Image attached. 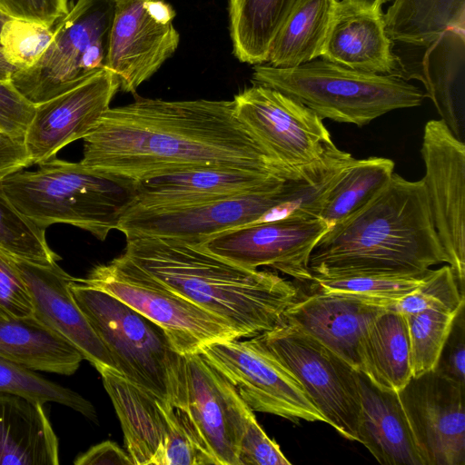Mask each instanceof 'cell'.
Masks as SVG:
<instances>
[{"label":"cell","instance_id":"6da1fadb","mask_svg":"<svg viewBox=\"0 0 465 465\" xmlns=\"http://www.w3.org/2000/svg\"><path fill=\"white\" fill-rule=\"evenodd\" d=\"M80 163L133 183L204 166L242 168L289 179L242 128L232 100L138 98L110 107L84 138Z\"/></svg>","mask_w":465,"mask_h":465},{"label":"cell","instance_id":"7a4b0ae2","mask_svg":"<svg viewBox=\"0 0 465 465\" xmlns=\"http://www.w3.org/2000/svg\"><path fill=\"white\" fill-rule=\"evenodd\" d=\"M447 263L423 180L397 173L363 208L334 224L312 248V277L419 275Z\"/></svg>","mask_w":465,"mask_h":465},{"label":"cell","instance_id":"3957f363","mask_svg":"<svg viewBox=\"0 0 465 465\" xmlns=\"http://www.w3.org/2000/svg\"><path fill=\"white\" fill-rule=\"evenodd\" d=\"M123 253L172 291L226 321L241 339L273 329L301 297L297 286L277 272L240 266L195 242L132 238Z\"/></svg>","mask_w":465,"mask_h":465},{"label":"cell","instance_id":"277c9868","mask_svg":"<svg viewBox=\"0 0 465 465\" xmlns=\"http://www.w3.org/2000/svg\"><path fill=\"white\" fill-rule=\"evenodd\" d=\"M35 171H17L0 180L13 204L45 230L65 223L104 241L133 201L134 183L55 157Z\"/></svg>","mask_w":465,"mask_h":465},{"label":"cell","instance_id":"5b68a950","mask_svg":"<svg viewBox=\"0 0 465 465\" xmlns=\"http://www.w3.org/2000/svg\"><path fill=\"white\" fill-rule=\"evenodd\" d=\"M252 82L299 101L322 120L359 127L391 111L419 106L425 98L398 76L352 70L322 58L289 68L254 64Z\"/></svg>","mask_w":465,"mask_h":465},{"label":"cell","instance_id":"8992f818","mask_svg":"<svg viewBox=\"0 0 465 465\" xmlns=\"http://www.w3.org/2000/svg\"><path fill=\"white\" fill-rule=\"evenodd\" d=\"M70 292L116 370L134 385L181 409L184 355L175 351L165 331L124 302L75 278Z\"/></svg>","mask_w":465,"mask_h":465},{"label":"cell","instance_id":"52a82bcc","mask_svg":"<svg viewBox=\"0 0 465 465\" xmlns=\"http://www.w3.org/2000/svg\"><path fill=\"white\" fill-rule=\"evenodd\" d=\"M75 281L111 294L159 325L181 355L200 353L213 342L241 339L226 321L172 291L124 253Z\"/></svg>","mask_w":465,"mask_h":465},{"label":"cell","instance_id":"ba28073f","mask_svg":"<svg viewBox=\"0 0 465 465\" xmlns=\"http://www.w3.org/2000/svg\"><path fill=\"white\" fill-rule=\"evenodd\" d=\"M114 10V0H76L41 59L16 70L12 84L37 105L83 84L104 67Z\"/></svg>","mask_w":465,"mask_h":465},{"label":"cell","instance_id":"9c48e42d","mask_svg":"<svg viewBox=\"0 0 465 465\" xmlns=\"http://www.w3.org/2000/svg\"><path fill=\"white\" fill-rule=\"evenodd\" d=\"M99 373L133 465H216L182 410L134 385L115 369Z\"/></svg>","mask_w":465,"mask_h":465},{"label":"cell","instance_id":"30bf717a","mask_svg":"<svg viewBox=\"0 0 465 465\" xmlns=\"http://www.w3.org/2000/svg\"><path fill=\"white\" fill-rule=\"evenodd\" d=\"M232 101L242 128L266 158L290 179L322 159L334 144L313 111L277 90L252 84Z\"/></svg>","mask_w":465,"mask_h":465},{"label":"cell","instance_id":"8fae6325","mask_svg":"<svg viewBox=\"0 0 465 465\" xmlns=\"http://www.w3.org/2000/svg\"><path fill=\"white\" fill-rule=\"evenodd\" d=\"M299 380L326 423L357 441L361 415L358 371L322 342L283 318L256 335Z\"/></svg>","mask_w":465,"mask_h":465},{"label":"cell","instance_id":"7c38bea8","mask_svg":"<svg viewBox=\"0 0 465 465\" xmlns=\"http://www.w3.org/2000/svg\"><path fill=\"white\" fill-rule=\"evenodd\" d=\"M200 353L252 411L326 423L297 377L256 336L213 342Z\"/></svg>","mask_w":465,"mask_h":465},{"label":"cell","instance_id":"4fadbf2b","mask_svg":"<svg viewBox=\"0 0 465 465\" xmlns=\"http://www.w3.org/2000/svg\"><path fill=\"white\" fill-rule=\"evenodd\" d=\"M174 16L165 0H114L104 67L119 89L135 93L173 54L180 41Z\"/></svg>","mask_w":465,"mask_h":465},{"label":"cell","instance_id":"5bb4252c","mask_svg":"<svg viewBox=\"0 0 465 465\" xmlns=\"http://www.w3.org/2000/svg\"><path fill=\"white\" fill-rule=\"evenodd\" d=\"M422 178L433 225L460 288L465 279V145L442 120L424 127Z\"/></svg>","mask_w":465,"mask_h":465},{"label":"cell","instance_id":"9a60e30c","mask_svg":"<svg viewBox=\"0 0 465 465\" xmlns=\"http://www.w3.org/2000/svg\"><path fill=\"white\" fill-rule=\"evenodd\" d=\"M283 183L271 191L239 194L180 208H127L116 230L126 239L171 238L199 243L220 232L252 224L280 205Z\"/></svg>","mask_w":465,"mask_h":465},{"label":"cell","instance_id":"2e32d148","mask_svg":"<svg viewBox=\"0 0 465 465\" xmlns=\"http://www.w3.org/2000/svg\"><path fill=\"white\" fill-rule=\"evenodd\" d=\"M329 227L320 218L279 219L225 231L198 244L240 266L250 269L267 266L310 283L311 252Z\"/></svg>","mask_w":465,"mask_h":465},{"label":"cell","instance_id":"e0dca14e","mask_svg":"<svg viewBox=\"0 0 465 465\" xmlns=\"http://www.w3.org/2000/svg\"><path fill=\"white\" fill-rule=\"evenodd\" d=\"M464 394L434 370L398 391L423 465H465Z\"/></svg>","mask_w":465,"mask_h":465},{"label":"cell","instance_id":"ac0fdd59","mask_svg":"<svg viewBox=\"0 0 465 465\" xmlns=\"http://www.w3.org/2000/svg\"><path fill=\"white\" fill-rule=\"evenodd\" d=\"M182 410L216 465H238L240 441L251 409L201 353L184 355Z\"/></svg>","mask_w":465,"mask_h":465},{"label":"cell","instance_id":"d6986e66","mask_svg":"<svg viewBox=\"0 0 465 465\" xmlns=\"http://www.w3.org/2000/svg\"><path fill=\"white\" fill-rule=\"evenodd\" d=\"M118 89L116 75L104 67L75 88L35 105L24 137L32 163L45 162L68 143L88 135Z\"/></svg>","mask_w":465,"mask_h":465},{"label":"cell","instance_id":"ffe728a7","mask_svg":"<svg viewBox=\"0 0 465 465\" xmlns=\"http://www.w3.org/2000/svg\"><path fill=\"white\" fill-rule=\"evenodd\" d=\"M381 0H338L321 58L352 70L400 77Z\"/></svg>","mask_w":465,"mask_h":465},{"label":"cell","instance_id":"44dd1931","mask_svg":"<svg viewBox=\"0 0 465 465\" xmlns=\"http://www.w3.org/2000/svg\"><path fill=\"white\" fill-rule=\"evenodd\" d=\"M285 180L270 173L235 167L183 169L134 183L127 208L173 209L221 198L271 191Z\"/></svg>","mask_w":465,"mask_h":465},{"label":"cell","instance_id":"7402d4cb","mask_svg":"<svg viewBox=\"0 0 465 465\" xmlns=\"http://www.w3.org/2000/svg\"><path fill=\"white\" fill-rule=\"evenodd\" d=\"M31 296L34 316L63 337L100 372L116 370L107 349L96 335L70 292L74 277L57 262L41 265L15 259Z\"/></svg>","mask_w":465,"mask_h":465},{"label":"cell","instance_id":"603a6c76","mask_svg":"<svg viewBox=\"0 0 465 465\" xmlns=\"http://www.w3.org/2000/svg\"><path fill=\"white\" fill-rule=\"evenodd\" d=\"M391 309L348 294L314 291L300 297L283 319L328 347L358 371L357 347L373 320Z\"/></svg>","mask_w":465,"mask_h":465},{"label":"cell","instance_id":"cb8c5ba5","mask_svg":"<svg viewBox=\"0 0 465 465\" xmlns=\"http://www.w3.org/2000/svg\"><path fill=\"white\" fill-rule=\"evenodd\" d=\"M424 48L421 59L403 64L400 78L416 79L451 134L465 139V31L449 29Z\"/></svg>","mask_w":465,"mask_h":465},{"label":"cell","instance_id":"d4e9b609","mask_svg":"<svg viewBox=\"0 0 465 465\" xmlns=\"http://www.w3.org/2000/svg\"><path fill=\"white\" fill-rule=\"evenodd\" d=\"M358 381L357 441L381 464L423 465L398 392L379 388L360 371Z\"/></svg>","mask_w":465,"mask_h":465},{"label":"cell","instance_id":"484cf974","mask_svg":"<svg viewBox=\"0 0 465 465\" xmlns=\"http://www.w3.org/2000/svg\"><path fill=\"white\" fill-rule=\"evenodd\" d=\"M58 464V439L43 404L0 393V465Z\"/></svg>","mask_w":465,"mask_h":465},{"label":"cell","instance_id":"4316f807","mask_svg":"<svg viewBox=\"0 0 465 465\" xmlns=\"http://www.w3.org/2000/svg\"><path fill=\"white\" fill-rule=\"evenodd\" d=\"M358 371L383 390L400 391L412 378L406 317L388 309L378 315L361 336Z\"/></svg>","mask_w":465,"mask_h":465},{"label":"cell","instance_id":"83f0119b","mask_svg":"<svg viewBox=\"0 0 465 465\" xmlns=\"http://www.w3.org/2000/svg\"><path fill=\"white\" fill-rule=\"evenodd\" d=\"M0 357L31 370L72 375L83 355L35 316L0 317Z\"/></svg>","mask_w":465,"mask_h":465},{"label":"cell","instance_id":"f1b7e54d","mask_svg":"<svg viewBox=\"0 0 465 465\" xmlns=\"http://www.w3.org/2000/svg\"><path fill=\"white\" fill-rule=\"evenodd\" d=\"M337 1L295 0L272 43L266 64L289 68L321 58Z\"/></svg>","mask_w":465,"mask_h":465},{"label":"cell","instance_id":"f546056e","mask_svg":"<svg viewBox=\"0 0 465 465\" xmlns=\"http://www.w3.org/2000/svg\"><path fill=\"white\" fill-rule=\"evenodd\" d=\"M353 160L351 153L333 144L322 159L306 166L299 176L285 180L282 188V203L254 223L320 218L331 190Z\"/></svg>","mask_w":465,"mask_h":465},{"label":"cell","instance_id":"4dcf8cb0","mask_svg":"<svg viewBox=\"0 0 465 465\" xmlns=\"http://www.w3.org/2000/svg\"><path fill=\"white\" fill-rule=\"evenodd\" d=\"M384 19L393 42L425 47L446 30L465 31V0H392Z\"/></svg>","mask_w":465,"mask_h":465},{"label":"cell","instance_id":"1f68e13d","mask_svg":"<svg viewBox=\"0 0 465 465\" xmlns=\"http://www.w3.org/2000/svg\"><path fill=\"white\" fill-rule=\"evenodd\" d=\"M295 0H229L230 35L235 57L266 64L272 43Z\"/></svg>","mask_w":465,"mask_h":465},{"label":"cell","instance_id":"d6a6232c","mask_svg":"<svg viewBox=\"0 0 465 465\" xmlns=\"http://www.w3.org/2000/svg\"><path fill=\"white\" fill-rule=\"evenodd\" d=\"M393 170L388 158H354L331 190L320 218L331 227L351 217L389 183Z\"/></svg>","mask_w":465,"mask_h":465},{"label":"cell","instance_id":"836d02e7","mask_svg":"<svg viewBox=\"0 0 465 465\" xmlns=\"http://www.w3.org/2000/svg\"><path fill=\"white\" fill-rule=\"evenodd\" d=\"M1 180V179H0ZM0 251L15 259L49 265L61 260L47 244L45 229L8 199L0 182Z\"/></svg>","mask_w":465,"mask_h":465},{"label":"cell","instance_id":"e575fe53","mask_svg":"<svg viewBox=\"0 0 465 465\" xmlns=\"http://www.w3.org/2000/svg\"><path fill=\"white\" fill-rule=\"evenodd\" d=\"M0 393L18 395L41 404L53 401L96 421L93 404L79 393L50 381L18 362L0 357Z\"/></svg>","mask_w":465,"mask_h":465},{"label":"cell","instance_id":"d590c367","mask_svg":"<svg viewBox=\"0 0 465 465\" xmlns=\"http://www.w3.org/2000/svg\"><path fill=\"white\" fill-rule=\"evenodd\" d=\"M430 271L419 275L312 277L310 284L314 291L352 295L393 309L395 302L420 286Z\"/></svg>","mask_w":465,"mask_h":465},{"label":"cell","instance_id":"8d00e7d4","mask_svg":"<svg viewBox=\"0 0 465 465\" xmlns=\"http://www.w3.org/2000/svg\"><path fill=\"white\" fill-rule=\"evenodd\" d=\"M458 312L425 310L404 314L411 344L412 377L434 370Z\"/></svg>","mask_w":465,"mask_h":465},{"label":"cell","instance_id":"74e56055","mask_svg":"<svg viewBox=\"0 0 465 465\" xmlns=\"http://www.w3.org/2000/svg\"><path fill=\"white\" fill-rule=\"evenodd\" d=\"M53 26L45 23L9 17L0 33V45L5 59L16 70L34 66L49 46Z\"/></svg>","mask_w":465,"mask_h":465},{"label":"cell","instance_id":"f35d334b","mask_svg":"<svg viewBox=\"0 0 465 465\" xmlns=\"http://www.w3.org/2000/svg\"><path fill=\"white\" fill-rule=\"evenodd\" d=\"M463 305L464 292L447 264L431 270L420 286L395 302L393 309L410 314L425 310L457 312Z\"/></svg>","mask_w":465,"mask_h":465},{"label":"cell","instance_id":"ab89813d","mask_svg":"<svg viewBox=\"0 0 465 465\" xmlns=\"http://www.w3.org/2000/svg\"><path fill=\"white\" fill-rule=\"evenodd\" d=\"M32 316L34 307L31 296L15 262L0 251V317Z\"/></svg>","mask_w":465,"mask_h":465},{"label":"cell","instance_id":"60d3db41","mask_svg":"<svg viewBox=\"0 0 465 465\" xmlns=\"http://www.w3.org/2000/svg\"><path fill=\"white\" fill-rule=\"evenodd\" d=\"M280 446L259 425L251 410L240 441L238 465H289Z\"/></svg>","mask_w":465,"mask_h":465},{"label":"cell","instance_id":"b9f144b4","mask_svg":"<svg viewBox=\"0 0 465 465\" xmlns=\"http://www.w3.org/2000/svg\"><path fill=\"white\" fill-rule=\"evenodd\" d=\"M35 113V105L10 81H0V133L24 141Z\"/></svg>","mask_w":465,"mask_h":465},{"label":"cell","instance_id":"7bdbcfd3","mask_svg":"<svg viewBox=\"0 0 465 465\" xmlns=\"http://www.w3.org/2000/svg\"><path fill=\"white\" fill-rule=\"evenodd\" d=\"M434 371L465 387L464 305L457 312Z\"/></svg>","mask_w":465,"mask_h":465},{"label":"cell","instance_id":"ee69618b","mask_svg":"<svg viewBox=\"0 0 465 465\" xmlns=\"http://www.w3.org/2000/svg\"><path fill=\"white\" fill-rule=\"evenodd\" d=\"M0 11L10 17L34 20L53 26L69 11L68 0H0Z\"/></svg>","mask_w":465,"mask_h":465},{"label":"cell","instance_id":"f6af8a7d","mask_svg":"<svg viewBox=\"0 0 465 465\" xmlns=\"http://www.w3.org/2000/svg\"><path fill=\"white\" fill-rule=\"evenodd\" d=\"M31 164L24 141L0 133V179Z\"/></svg>","mask_w":465,"mask_h":465},{"label":"cell","instance_id":"bcb514c9","mask_svg":"<svg viewBox=\"0 0 465 465\" xmlns=\"http://www.w3.org/2000/svg\"><path fill=\"white\" fill-rule=\"evenodd\" d=\"M74 463L75 465H133L127 451L110 440L91 447L79 455Z\"/></svg>","mask_w":465,"mask_h":465},{"label":"cell","instance_id":"7dc6e473","mask_svg":"<svg viewBox=\"0 0 465 465\" xmlns=\"http://www.w3.org/2000/svg\"><path fill=\"white\" fill-rule=\"evenodd\" d=\"M7 15L0 11V33L4 23L9 18ZM16 69L5 59L0 45V81H10L12 74Z\"/></svg>","mask_w":465,"mask_h":465},{"label":"cell","instance_id":"c3c4849f","mask_svg":"<svg viewBox=\"0 0 465 465\" xmlns=\"http://www.w3.org/2000/svg\"><path fill=\"white\" fill-rule=\"evenodd\" d=\"M381 1L383 2V4H385V3L391 2L392 0H381Z\"/></svg>","mask_w":465,"mask_h":465}]
</instances>
